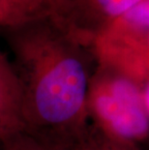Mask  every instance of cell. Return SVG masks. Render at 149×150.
I'll return each mask as SVG.
<instances>
[{"mask_svg": "<svg viewBox=\"0 0 149 150\" xmlns=\"http://www.w3.org/2000/svg\"><path fill=\"white\" fill-rule=\"evenodd\" d=\"M23 97V135L68 150L84 134L90 79L80 43L52 17L6 28Z\"/></svg>", "mask_w": 149, "mask_h": 150, "instance_id": "1", "label": "cell"}, {"mask_svg": "<svg viewBox=\"0 0 149 150\" xmlns=\"http://www.w3.org/2000/svg\"><path fill=\"white\" fill-rule=\"evenodd\" d=\"M90 81L87 108L107 138L141 139L149 130L143 98L131 79L99 64Z\"/></svg>", "mask_w": 149, "mask_h": 150, "instance_id": "2", "label": "cell"}, {"mask_svg": "<svg viewBox=\"0 0 149 150\" xmlns=\"http://www.w3.org/2000/svg\"><path fill=\"white\" fill-rule=\"evenodd\" d=\"M141 0H59L54 21L85 47Z\"/></svg>", "mask_w": 149, "mask_h": 150, "instance_id": "3", "label": "cell"}, {"mask_svg": "<svg viewBox=\"0 0 149 150\" xmlns=\"http://www.w3.org/2000/svg\"><path fill=\"white\" fill-rule=\"evenodd\" d=\"M23 97L14 67L0 50V142L23 134Z\"/></svg>", "mask_w": 149, "mask_h": 150, "instance_id": "4", "label": "cell"}, {"mask_svg": "<svg viewBox=\"0 0 149 150\" xmlns=\"http://www.w3.org/2000/svg\"><path fill=\"white\" fill-rule=\"evenodd\" d=\"M58 0H0V27L10 28L37 18L54 17Z\"/></svg>", "mask_w": 149, "mask_h": 150, "instance_id": "5", "label": "cell"}, {"mask_svg": "<svg viewBox=\"0 0 149 150\" xmlns=\"http://www.w3.org/2000/svg\"><path fill=\"white\" fill-rule=\"evenodd\" d=\"M146 33H149V0H141L97 38L136 37Z\"/></svg>", "mask_w": 149, "mask_h": 150, "instance_id": "6", "label": "cell"}, {"mask_svg": "<svg viewBox=\"0 0 149 150\" xmlns=\"http://www.w3.org/2000/svg\"><path fill=\"white\" fill-rule=\"evenodd\" d=\"M68 150H121L112 139L101 134L85 131L81 138Z\"/></svg>", "mask_w": 149, "mask_h": 150, "instance_id": "7", "label": "cell"}, {"mask_svg": "<svg viewBox=\"0 0 149 150\" xmlns=\"http://www.w3.org/2000/svg\"><path fill=\"white\" fill-rule=\"evenodd\" d=\"M3 147L4 150H35L32 142L23 134L3 142Z\"/></svg>", "mask_w": 149, "mask_h": 150, "instance_id": "8", "label": "cell"}, {"mask_svg": "<svg viewBox=\"0 0 149 150\" xmlns=\"http://www.w3.org/2000/svg\"><path fill=\"white\" fill-rule=\"evenodd\" d=\"M138 61L141 68L149 74V33L141 37L138 44Z\"/></svg>", "mask_w": 149, "mask_h": 150, "instance_id": "9", "label": "cell"}, {"mask_svg": "<svg viewBox=\"0 0 149 150\" xmlns=\"http://www.w3.org/2000/svg\"><path fill=\"white\" fill-rule=\"evenodd\" d=\"M144 104H145V107H146V110H149V84L147 86L146 90H145V94H144Z\"/></svg>", "mask_w": 149, "mask_h": 150, "instance_id": "10", "label": "cell"}, {"mask_svg": "<svg viewBox=\"0 0 149 150\" xmlns=\"http://www.w3.org/2000/svg\"><path fill=\"white\" fill-rule=\"evenodd\" d=\"M31 140V139H30ZM31 142H32V140H31ZM32 143H33V146H34V148H35V150H46V149H43V148H41V147H39V146H38L37 144H35V143L32 142Z\"/></svg>", "mask_w": 149, "mask_h": 150, "instance_id": "11", "label": "cell"}, {"mask_svg": "<svg viewBox=\"0 0 149 150\" xmlns=\"http://www.w3.org/2000/svg\"><path fill=\"white\" fill-rule=\"evenodd\" d=\"M0 150H4V147H3V143L0 142Z\"/></svg>", "mask_w": 149, "mask_h": 150, "instance_id": "12", "label": "cell"}, {"mask_svg": "<svg viewBox=\"0 0 149 150\" xmlns=\"http://www.w3.org/2000/svg\"><path fill=\"white\" fill-rule=\"evenodd\" d=\"M58 3H59V0H58Z\"/></svg>", "mask_w": 149, "mask_h": 150, "instance_id": "13", "label": "cell"}]
</instances>
